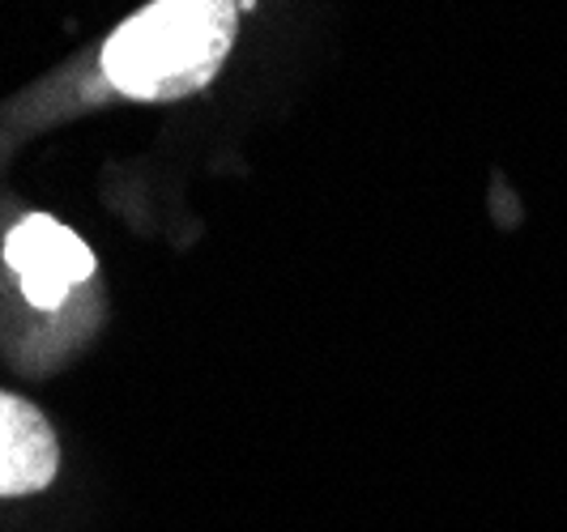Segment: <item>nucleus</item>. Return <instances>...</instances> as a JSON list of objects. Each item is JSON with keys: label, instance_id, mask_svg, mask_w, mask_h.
I'll return each mask as SVG.
<instances>
[{"label": "nucleus", "instance_id": "7ed1b4c3", "mask_svg": "<svg viewBox=\"0 0 567 532\" xmlns=\"http://www.w3.org/2000/svg\"><path fill=\"white\" fill-rule=\"evenodd\" d=\"M60 469V444L52 421L30 400L0 393V499L39 494Z\"/></svg>", "mask_w": 567, "mask_h": 532}, {"label": "nucleus", "instance_id": "f257e3e1", "mask_svg": "<svg viewBox=\"0 0 567 532\" xmlns=\"http://www.w3.org/2000/svg\"><path fill=\"white\" fill-rule=\"evenodd\" d=\"M235 27V0H154L107 39L103 73L142 103L197 94L223 69Z\"/></svg>", "mask_w": 567, "mask_h": 532}, {"label": "nucleus", "instance_id": "f03ea898", "mask_svg": "<svg viewBox=\"0 0 567 532\" xmlns=\"http://www.w3.org/2000/svg\"><path fill=\"white\" fill-rule=\"evenodd\" d=\"M4 260L22 281V294L34 307L48 311L60 307L69 299V290L94 273V252L69 226H60L56 218H43V213L22 218L9 230Z\"/></svg>", "mask_w": 567, "mask_h": 532}]
</instances>
